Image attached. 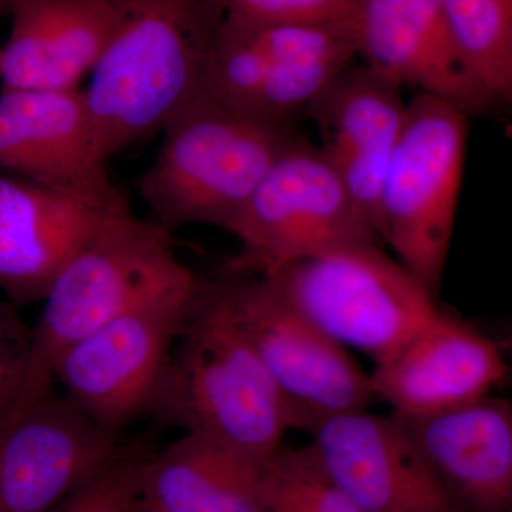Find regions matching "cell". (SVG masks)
Returning <instances> with one entry per match:
<instances>
[{
    "instance_id": "obj_22",
    "label": "cell",
    "mask_w": 512,
    "mask_h": 512,
    "mask_svg": "<svg viewBox=\"0 0 512 512\" xmlns=\"http://www.w3.org/2000/svg\"><path fill=\"white\" fill-rule=\"evenodd\" d=\"M264 512H360L333 483L312 447L281 448L265 464Z\"/></svg>"
},
{
    "instance_id": "obj_21",
    "label": "cell",
    "mask_w": 512,
    "mask_h": 512,
    "mask_svg": "<svg viewBox=\"0 0 512 512\" xmlns=\"http://www.w3.org/2000/svg\"><path fill=\"white\" fill-rule=\"evenodd\" d=\"M468 72L491 103L512 106V0H440Z\"/></svg>"
},
{
    "instance_id": "obj_26",
    "label": "cell",
    "mask_w": 512,
    "mask_h": 512,
    "mask_svg": "<svg viewBox=\"0 0 512 512\" xmlns=\"http://www.w3.org/2000/svg\"><path fill=\"white\" fill-rule=\"evenodd\" d=\"M136 512H165L160 510V508L156 507V505L151 504L150 501L146 500V498L141 495L140 501H138Z\"/></svg>"
},
{
    "instance_id": "obj_1",
    "label": "cell",
    "mask_w": 512,
    "mask_h": 512,
    "mask_svg": "<svg viewBox=\"0 0 512 512\" xmlns=\"http://www.w3.org/2000/svg\"><path fill=\"white\" fill-rule=\"evenodd\" d=\"M147 416L266 463L291 430L274 380L221 281H202Z\"/></svg>"
},
{
    "instance_id": "obj_25",
    "label": "cell",
    "mask_w": 512,
    "mask_h": 512,
    "mask_svg": "<svg viewBox=\"0 0 512 512\" xmlns=\"http://www.w3.org/2000/svg\"><path fill=\"white\" fill-rule=\"evenodd\" d=\"M32 328L18 305L0 302V417L18 409L28 380Z\"/></svg>"
},
{
    "instance_id": "obj_13",
    "label": "cell",
    "mask_w": 512,
    "mask_h": 512,
    "mask_svg": "<svg viewBox=\"0 0 512 512\" xmlns=\"http://www.w3.org/2000/svg\"><path fill=\"white\" fill-rule=\"evenodd\" d=\"M500 342L441 312L370 373L377 402L402 417L429 416L488 396L510 373Z\"/></svg>"
},
{
    "instance_id": "obj_7",
    "label": "cell",
    "mask_w": 512,
    "mask_h": 512,
    "mask_svg": "<svg viewBox=\"0 0 512 512\" xmlns=\"http://www.w3.org/2000/svg\"><path fill=\"white\" fill-rule=\"evenodd\" d=\"M231 235L242 247L232 276L271 275L326 252L383 244L319 147L301 137L269 168Z\"/></svg>"
},
{
    "instance_id": "obj_11",
    "label": "cell",
    "mask_w": 512,
    "mask_h": 512,
    "mask_svg": "<svg viewBox=\"0 0 512 512\" xmlns=\"http://www.w3.org/2000/svg\"><path fill=\"white\" fill-rule=\"evenodd\" d=\"M63 394L0 417V512H53L116 451Z\"/></svg>"
},
{
    "instance_id": "obj_5",
    "label": "cell",
    "mask_w": 512,
    "mask_h": 512,
    "mask_svg": "<svg viewBox=\"0 0 512 512\" xmlns=\"http://www.w3.org/2000/svg\"><path fill=\"white\" fill-rule=\"evenodd\" d=\"M259 278L326 336L375 365L443 312L436 296L380 245L326 252Z\"/></svg>"
},
{
    "instance_id": "obj_14",
    "label": "cell",
    "mask_w": 512,
    "mask_h": 512,
    "mask_svg": "<svg viewBox=\"0 0 512 512\" xmlns=\"http://www.w3.org/2000/svg\"><path fill=\"white\" fill-rule=\"evenodd\" d=\"M402 89L387 74L352 64L306 111L322 138L320 153L377 234L384 175L406 120Z\"/></svg>"
},
{
    "instance_id": "obj_20",
    "label": "cell",
    "mask_w": 512,
    "mask_h": 512,
    "mask_svg": "<svg viewBox=\"0 0 512 512\" xmlns=\"http://www.w3.org/2000/svg\"><path fill=\"white\" fill-rule=\"evenodd\" d=\"M239 26L241 35L227 60V80L235 109L252 119L291 124L353 64L303 59L293 55L275 29Z\"/></svg>"
},
{
    "instance_id": "obj_8",
    "label": "cell",
    "mask_w": 512,
    "mask_h": 512,
    "mask_svg": "<svg viewBox=\"0 0 512 512\" xmlns=\"http://www.w3.org/2000/svg\"><path fill=\"white\" fill-rule=\"evenodd\" d=\"M232 312L274 380L291 430L312 434L328 420L377 402L370 373L259 276L221 279Z\"/></svg>"
},
{
    "instance_id": "obj_2",
    "label": "cell",
    "mask_w": 512,
    "mask_h": 512,
    "mask_svg": "<svg viewBox=\"0 0 512 512\" xmlns=\"http://www.w3.org/2000/svg\"><path fill=\"white\" fill-rule=\"evenodd\" d=\"M121 22L83 90L107 161L161 133L202 92L221 0H120Z\"/></svg>"
},
{
    "instance_id": "obj_24",
    "label": "cell",
    "mask_w": 512,
    "mask_h": 512,
    "mask_svg": "<svg viewBox=\"0 0 512 512\" xmlns=\"http://www.w3.org/2000/svg\"><path fill=\"white\" fill-rule=\"evenodd\" d=\"M225 18L245 26H326L352 33L362 0H221Z\"/></svg>"
},
{
    "instance_id": "obj_10",
    "label": "cell",
    "mask_w": 512,
    "mask_h": 512,
    "mask_svg": "<svg viewBox=\"0 0 512 512\" xmlns=\"http://www.w3.org/2000/svg\"><path fill=\"white\" fill-rule=\"evenodd\" d=\"M0 171L103 210L130 208L107 173L82 89L2 90Z\"/></svg>"
},
{
    "instance_id": "obj_27",
    "label": "cell",
    "mask_w": 512,
    "mask_h": 512,
    "mask_svg": "<svg viewBox=\"0 0 512 512\" xmlns=\"http://www.w3.org/2000/svg\"><path fill=\"white\" fill-rule=\"evenodd\" d=\"M500 345L503 346L505 355H507L508 362H510V365H512V328L508 330L504 342H500Z\"/></svg>"
},
{
    "instance_id": "obj_28",
    "label": "cell",
    "mask_w": 512,
    "mask_h": 512,
    "mask_svg": "<svg viewBox=\"0 0 512 512\" xmlns=\"http://www.w3.org/2000/svg\"><path fill=\"white\" fill-rule=\"evenodd\" d=\"M18 2L19 0H0V12H10L12 6Z\"/></svg>"
},
{
    "instance_id": "obj_23",
    "label": "cell",
    "mask_w": 512,
    "mask_h": 512,
    "mask_svg": "<svg viewBox=\"0 0 512 512\" xmlns=\"http://www.w3.org/2000/svg\"><path fill=\"white\" fill-rule=\"evenodd\" d=\"M151 448L120 443L113 454L53 512H136Z\"/></svg>"
},
{
    "instance_id": "obj_3",
    "label": "cell",
    "mask_w": 512,
    "mask_h": 512,
    "mask_svg": "<svg viewBox=\"0 0 512 512\" xmlns=\"http://www.w3.org/2000/svg\"><path fill=\"white\" fill-rule=\"evenodd\" d=\"M201 284L175 255L171 232L130 208L111 215L43 298L18 407L55 392L57 360L90 333L137 309L191 298Z\"/></svg>"
},
{
    "instance_id": "obj_17",
    "label": "cell",
    "mask_w": 512,
    "mask_h": 512,
    "mask_svg": "<svg viewBox=\"0 0 512 512\" xmlns=\"http://www.w3.org/2000/svg\"><path fill=\"white\" fill-rule=\"evenodd\" d=\"M353 35L357 56L402 86L466 114L490 106L458 53L440 0H362Z\"/></svg>"
},
{
    "instance_id": "obj_16",
    "label": "cell",
    "mask_w": 512,
    "mask_h": 512,
    "mask_svg": "<svg viewBox=\"0 0 512 512\" xmlns=\"http://www.w3.org/2000/svg\"><path fill=\"white\" fill-rule=\"evenodd\" d=\"M117 212L0 174V291L15 305L43 301L64 266Z\"/></svg>"
},
{
    "instance_id": "obj_6",
    "label": "cell",
    "mask_w": 512,
    "mask_h": 512,
    "mask_svg": "<svg viewBox=\"0 0 512 512\" xmlns=\"http://www.w3.org/2000/svg\"><path fill=\"white\" fill-rule=\"evenodd\" d=\"M467 114L417 93L384 175L379 229L400 262L437 296L456 224L467 143Z\"/></svg>"
},
{
    "instance_id": "obj_9",
    "label": "cell",
    "mask_w": 512,
    "mask_h": 512,
    "mask_svg": "<svg viewBox=\"0 0 512 512\" xmlns=\"http://www.w3.org/2000/svg\"><path fill=\"white\" fill-rule=\"evenodd\" d=\"M197 293L137 309L90 333L57 360L53 383L97 429L121 440L147 416Z\"/></svg>"
},
{
    "instance_id": "obj_19",
    "label": "cell",
    "mask_w": 512,
    "mask_h": 512,
    "mask_svg": "<svg viewBox=\"0 0 512 512\" xmlns=\"http://www.w3.org/2000/svg\"><path fill=\"white\" fill-rule=\"evenodd\" d=\"M266 463L211 437L181 433L148 454L143 497L165 512H264Z\"/></svg>"
},
{
    "instance_id": "obj_15",
    "label": "cell",
    "mask_w": 512,
    "mask_h": 512,
    "mask_svg": "<svg viewBox=\"0 0 512 512\" xmlns=\"http://www.w3.org/2000/svg\"><path fill=\"white\" fill-rule=\"evenodd\" d=\"M396 417L458 511L512 512L511 400L488 394L446 412Z\"/></svg>"
},
{
    "instance_id": "obj_18",
    "label": "cell",
    "mask_w": 512,
    "mask_h": 512,
    "mask_svg": "<svg viewBox=\"0 0 512 512\" xmlns=\"http://www.w3.org/2000/svg\"><path fill=\"white\" fill-rule=\"evenodd\" d=\"M2 47V90L66 92L92 74L121 22L120 0H19Z\"/></svg>"
},
{
    "instance_id": "obj_29",
    "label": "cell",
    "mask_w": 512,
    "mask_h": 512,
    "mask_svg": "<svg viewBox=\"0 0 512 512\" xmlns=\"http://www.w3.org/2000/svg\"><path fill=\"white\" fill-rule=\"evenodd\" d=\"M0 84H2V47H0Z\"/></svg>"
},
{
    "instance_id": "obj_4",
    "label": "cell",
    "mask_w": 512,
    "mask_h": 512,
    "mask_svg": "<svg viewBox=\"0 0 512 512\" xmlns=\"http://www.w3.org/2000/svg\"><path fill=\"white\" fill-rule=\"evenodd\" d=\"M160 150L138 177L150 218L165 231L210 225L231 234L278 157L291 124L252 119L198 94L167 121Z\"/></svg>"
},
{
    "instance_id": "obj_12",
    "label": "cell",
    "mask_w": 512,
    "mask_h": 512,
    "mask_svg": "<svg viewBox=\"0 0 512 512\" xmlns=\"http://www.w3.org/2000/svg\"><path fill=\"white\" fill-rule=\"evenodd\" d=\"M309 436L319 463L360 512H460L394 414H342Z\"/></svg>"
}]
</instances>
